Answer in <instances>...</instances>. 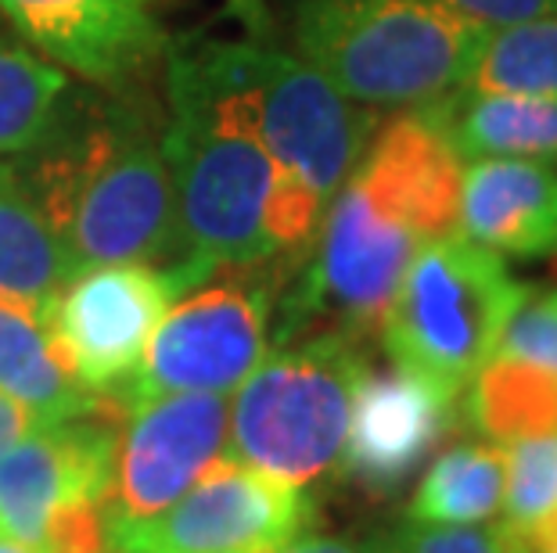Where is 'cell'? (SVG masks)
<instances>
[{"instance_id": "obj_1", "label": "cell", "mask_w": 557, "mask_h": 553, "mask_svg": "<svg viewBox=\"0 0 557 553\" xmlns=\"http://www.w3.org/2000/svg\"><path fill=\"white\" fill-rule=\"evenodd\" d=\"M11 166L76 274L181 263L162 115L134 87H73L40 144Z\"/></svg>"}, {"instance_id": "obj_2", "label": "cell", "mask_w": 557, "mask_h": 553, "mask_svg": "<svg viewBox=\"0 0 557 553\" xmlns=\"http://www.w3.org/2000/svg\"><path fill=\"white\" fill-rule=\"evenodd\" d=\"M162 155L184 266L216 277L227 266L274 263L263 227L274 166L259 140L234 40L170 43Z\"/></svg>"}, {"instance_id": "obj_3", "label": "cell", "mask_w": 557, "mask_h": 553, "mask_svg": "<svg viewBox=\"0 0 557 553\" xmlns=\"http://www.w3.org/2000/svg\"><path fill=\"white\" fill-rule=\"evenodd\" d=\"M238 65L259 140L274 166L263 227L274 255L295 274L327 205L371 144L377 115L338 93L299 54L259 37L238 40Z\"/></svg>"}, {"instance_id": "obj_4", "label": "cell", "mask_w": 557, "mask_h": 553, "mask_svg": "<svg viewBox=\"0 0 557 553\" xmlns=\"http://www.w3.org/2000/svg\"><path fill=\"white\" fill-rule=\"evenodd\" d=\"M485 29L438 0H295L292 40L363 109H421L465 87Z\"/></svg>"}, {"instance_id": "obj_5", "label": "cell", "mask_w": 557, "mask_h": 553, "mask_svg": "<svg viewBox=\"0 0 557 553\" xmlns=\"http://www.w3.org/2000/svg\"><path fill=\"white\" fill-rule=\"evenodd\" d=\"M367 370L363 338L320 331L284 341L238 385L227 428L231 461L302 489L331 478Z\"/></svg>"}, {"instance_id": "obj_6", "label": "cell", "mask_w": 557, "mask_h": 553, "mask_svg": "<svg viewBox=\"0 0 557 553\" xmlns=\"http://www.w3.org/2000/svg\"><path fill=\"white\" fill-rule=\"evenodd\" d=\"M525 296L529 285L515 280L507 259L460 230L421 244L382 321L388 360L465 395Z\"/></svg>"}, {"instance_id": "obj_7", "label": "cell", "mask_w": 557, "mask_h": 553, "mask_svg": "<svg viewBox=\"0 0 557 553\" xmlns=\"http://www.w3.org/2000/svg\"><path fill=\"white\" fill-rule=\"evenodd\" d=\"M421 244L418 230L396 216L357 173H349L327 205L299 277L281 299L274 341L284 345L320 331L352 338L382 331L388 305Z\"/></svg>"}, {"instance_id": "obj_8", "label": "cell", "mask_w": 557, "mask_h": 553, "mask_svg": "<svg viewBox=\"0 0 557 553\" xmlns=\"http://www.w3.org/2000/svg\"><path fill=\"white\" fill-rule=\"evenodd\" d=\"M292 269L284 263L227 266V277L191 288L151 335L137 370L109 392V410H129L176 392H231L267 356L274 338V302Z\"/></svg>"}, {"instance_id": "obj_9", "label": "cell", "mask_w": 557, "mask_h": 553, "mask_svg": "<svg viewBox=\"0 0 557 553\" xmlns=\"http://www.w3.org/2000/svg\"><path fill=\"white\" fill-rule=\"evenodd\" d=\"M206 285L195 266L112 263L76 274L47 316L58 356L94 395L115 392L137 370L170 305Z\"/></svg>"}, {"instance_id": "obj_10", "label": "cell", "mask_w": 557, "mask_h": 553, "mask_svg": "<svg viewBox=\"0 0 557 553\" xmlns=\"http://www.w3.org/2000/svg\"><path fill=\"white\" fill-rule=\"evenodd\" d=\"M310 489L238 461H216L165 511L112 525L120 553H267L310 532Z\"/></svg>"}, {"instance_id": "obj_11", "label": "cell", "mask_w": 557, "mask_h": 553, "mask_svg": "<svg viewBox=\"0 0 557 553\" xmlns=\"http://www.w3.org/2000/svg\"><path fill=\"white\" fill-rule=\"evenodd\" d=\"M227 428L231 406L220 392L159 395L129 410L104 500L109 521H145L181 500L223 456Z\"/></svg>"}, {"instance_id": "obj_12", "label": "cell", "mask_w": 557, "mask_h": 553, "mask_svg": "<svg viewBox=\"0 0 557 553\" xmlns=\"http://www.w3.org/2000/svg\"><path fill=\"white\" fill-rule=\"evenodd\" d=\"M0 15L22 43L94 87H137L173 43L151 0H0Z\"/></svg>"}, {"instance_id": "obj_13", "label": "cell", "mask_w": 557, "mask_h": 553, "mask_svg": "<svg viewBox=\"0 0 557 553\" xmlns=\"http://www.w3.org/2000/svg\"><path fill=\"white\" fill-rule=\"evenodd\" d=\"M120 428L112 414L40 425L0 456V536L37 546L47 517L73 500L112 492Z\"/></svg>"}, {"instance_id": "obj_14", "label": "cell", "mask_w": 557, "mask_h": 553, "mask_svg": "<svg viewBox=\"0 0 557 553\" xmlns=\"http://www.w3.org/2000/svg\"><path fill=\"white\" fill-rule=\"evenodd\" d=\"M457 399L403 367L367 370L352 399L338 470L374 497L396 492L454 428Z\"/></svg>"}, {"instance_id": "obj_15", "label": "cell", "mask_w": 557, "mask_h": 553, "mask_svg": "<svg viewBox=\"0 0 557 553\" xmlns=\"http://www.w3.org/2000/svg\"><path fill=\"white\" fill-rule=\"evenodd\" d=\"M352 173L407 219L424 244L457 234L465 159L429 109H407L374 129Z\"/></svg>"}, {"instance_id": "obj_16", "label": "cell", "mask_w": 557, "mask_h": 553, "mask_svg": "<svg viewBox=\"0 0 557 553\" xmlns=\"http://www.w3.org/2000/svg\"><path fill=\"white\" fill-rule=\"evenodd\" d=\"M457 230L504 259L557 255V162H468L460 180Z\"/></svg>"}, {"instance_id": "obj_17", "label": "cell", "mask_w": 557, "mask_h": 553, "mask_svg": "<svg viewBox=\"0 0 557 553\" xmlns=\"http://www.w3.org/2000/svg\"><path fill=\"white\" fill-rule=\"evenodd\" d=\"M421 109H429L443 123L465 162H557V93H479L457 87Z\"/></svg>"}, {"instance_id": "obj_18", "label": "cell", "mask_w": 557, "mask_h": 553, "mask_svg": "<svg viewBox=\"0 0 557 553\" xmlns=\"http://www.w3.org/2000/svg\"><path fill=\"white\" fill-rule=\"evenodd\" d=\"M0 392L37 414L40 425L112 414L109 399L94 395L69 374L47 316L37 305L8 296H0Z\"/></svg>"}, {"instance_id": "obj_19", "label": "cell", "mask_w": 557, "mask_h": 553, "mask_svg": "<svg viewBox=\"0 0 557 553\" xmlns=\"http://www.w3.org/2000/svg\"><path fill=\"white\" fill-rule=\"evenodd\" d=\"M76 277L73 263L22 187L11 159H0V296L51 316L54 299Z\"/></svg>"}, {"instance_id": "obj_20", "label": "cell", "mask_w": 557, "mask_h": 553, "mask_svg": "<svg viewBox=\"0 0 557 553\" xmlns=\"http://www.w3.org/2000/svg\"><path fill=\"white\" fill-rule=\"evenodd\" d=\"M465 417L496 445L557 435V370L493 352L465 388Z\"/></svg>"}, {"instance_id": "obj_21", "label": "cell", "mask_w": 557, "mask_h": 553, "mask_svg": "<svg viewBox=\"0 0 557 553\" xmlns=\"http://www.w3.org/2000/svg\"><path fill=\"white\" fill-rule=\"evenodd\" d=\"M504 503V445L465 442L446 450L407 503L410 521L482 525Z\"/></svg>"}, {"instance_id": "obj_22", "label": "cell", "mask_w": 557, "mask_h": 553, "mask_svg": "<svg viewBox=\"0 0 557 553\" xmlns=\"http://www.w3.org/2000/svg\"><path fill=\"white\" fill-rule=\"evenodd\" d=\"M69 76L18 37H0V159H15L58 120Z\"/></svg>"}, {"instance_id": "obj_23", "label": "cell", "mask_w": 557, "mask_h": 553, "mask_svg": "<svg viewBox=\"0 0 557 553\" xmlns=\"http://www.w3.org/2000/svg\"><path fill=\"white\" fill-rule=\"evenodd\" d=\"M465 87L479 93H557V15L485 29Z\"/></svg>"}, {"instance_id": "obj_24", "label": "cell", "mask_w": 557, "mask_h": 553, "mask_svg": "<svg viewBox=\"0 0 557 553\" xmlns=\"http://www.w3.org/2000/svg\"><path fill=\"white\" fill-rule=\"evenodd\" d=\"M500 525L532 553V536L557 514V435H532L504 445V503Z\"/></svg>"}, {"instance_id": "obj_25", "label": "cell", "mask_w": 557, "mask_h": 553, "mask_svg": "<svg viewBox=\"0 0 557 553\" xmlns=\"http://www.w3.org/2000/svg\"><path fill=\"white\" fill-rule=\"evenodd\" d=\"M371 553H507V546L496 525H432L407 517L377 536Z\"/></svg>"}, {"instance_id": "obj_26", "label": "cell", "mask_w": 557, "mask_h": 553, "mask_svg": "<svg viewBox=\"0 0 557 553\" xmlns=\"http://www.w3.org/2000/svg\"><path fill=\"white\" fill-rule=\"evenodd\" d=\"M496 352L557 370V288L532 291L518 302Z\"/></svg>"}, {"instance_id": "obj_27", "label": "cell", "mask_w": 557, "mask_h": 553, "mask_svg": "<svg viewBox=\"0 0 557 553\" xmlns=\"http://www.w3.org/2000/svg\"><path fill=\"white\" fill-rule=\"evenodd\" d=\"M37 553H120L104 503L73 500L47 517Z\"/></svg>"}, {"instance_id": "obj_28", "label": "cell", "mask_w": 557, "mask_h": 553, "mask_svg": "<svg viewBox=\"0 0 557 553\" xmlns=\"http://www.w3.org/2000/svg\"><path fill=\"white\" fill-rule=\"evenodd\" d=\"M438 4H446L482 29H504L518 26V22L557 15V0H438Z\"/></svg>"}, {"instance_id": "obj_29", "label": "cell", "mask_w": 557, "mask_h": 553, "mask_svg": "<svg viewBox=\"0 0 557 553\" xmlns=\"http://www.w3.org/2000/svg\"><path fill=\"white\" fill-rule=\"evenodd\" d=\"M33 428H40L37 414H29L22 403H15L11 395L0 392V456H4L11 445H15L22 435H29Z\"/></svg>"}, {"instance_id": "obj_30", "label": "cell", "mask_w": 557, "mask_h": 553, "mask_svg": "<svg viewBox=\"0 0 557 553\" xmlns=\"http://www.w3.org/2000/svg\"><path fill=\"white\" fill-rule=\"evenodd\" d=\"M267 553H363L360 546L346 543V539H335V536H313V532H302L288 539V543H281Z\"/></svg>"}, {"instance_id": "obj_31", "label": "cell", "mask_w": 557, "mask_h": 553, "mask_svg": "<svg viewBox=\"0 0 557 553\" xmlns=\"http://www.w3.org/2000/svg\"><path fill=\"white\" fill-rule=\"evenodd\" d=\"M227 11L242 22L248 33L263 37L267 33V4L263 0H227Z\"/></svg>"}, {"instance_id": "obj_32", "label": "cell", "mask_w": 557, "mask_h": 553, "mask_svg": "<svg viewBox=\"0 0 557 553\" xmlns=\"http://www.w3.org/2000/svg\"><path fill=\"white\" fill-rule=\"evenodd\" d=\"M0 553H37V550L26 546V543H15V539H4V536H0Z\"/></svg>"}, {"instance_id": "obj_33", "label": "cell", "mask_w": 557, "mask_h": 553, "mask_svg": "<svg viewBox=\"0 0 557 553\" xmlns=\"http://www.w3.org/2000/svg\"><path fill=\"white\" fill-rule=\"evenodd\" d=\"M550 553H557V550H550Z\"/></svg>"}, {"instance_id": "obj_34", "label": "cell", "mask_w": 557, "mask_h": 553, "mask_svg": "<svg viewBox=\"0 0 557 553\" xmlns=\"http://www.w3.org/2000/svg\"><path fill=\"white\" fill-rule=\"evenodd\" d=\"M0 18H4V15H0Z\"/></svg>"}]
</instances>
